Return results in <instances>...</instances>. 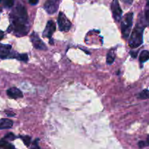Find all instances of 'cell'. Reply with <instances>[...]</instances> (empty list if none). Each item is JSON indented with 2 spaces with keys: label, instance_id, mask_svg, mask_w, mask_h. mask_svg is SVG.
<instances>
[{
  "label": "cell",
  "instance_id": "cell-1",
  "mask_svg": "<svg viewBox=\"0 0 149 149\" xmlns=\"http://www.w3.org/2000/svg\"><path fill=\"white\" fill-rule=\"evenodd\" d=\"M12 25L15 34L18 36L26 35L29 32V21L28 14L26 8L21 5H18L11 14Z\"/></svg>",
  "mask_w": 149,
  "mask_h": 149
},
{
  "label": "cell",
  "instance_id": "cell-2",
  "mask_svg": "<svg viewBox=\"0 0 149 149\" xmlns=\"http://www.w3.org/2000/svg\"><path fill=\"white\" fill-rule=\"evenodd\" d=\"M143 31H144V26L141 24L137 23L135 25L129 41L130 47L137 48L143 44Z\"/></svg>",
  "mask_w": 149,
  "mask_h": 149
},
{
  "label": "cell",
  "instance_id": "cell-3",
  "mask_svg": "<svg viewBox=\"0 0 149 149\" xmlns=\"http://www.w3.org/2000/svg\"><path fill=\"white\" fill-rule=\"evenodd\" d=\"M133 13L129 12L121 20V33L123 38H127L130 35L131 31L132 25Z\"/></svg>",
  "mask_w": 149,
  "mask_h": 149
},
{
  "label": "cell",
  "instance_id": "cell-4",
  "mask_svg": "<svg viewBox=\"0 0 149 149\" xmlns=\"http://www.w3.org/2000/svg\"><path fill=\"white\" fill-rule=\"evenodd\" d=\"M58 25L62 32H67L69 31L71 28V23L67 19L65 15L62 12H59V16H58Z\"/></svg>",
  "mask_w": 149,
  "mask_h": 149
},
{
  "label": "cell",
  "instance_id": "cell-5",
  "mask_svg": "<svg viewBox=\"0 0 149 149\" xmlns=\"http://www.w3.org/2000/svg\"><path fill=\"white\" fill-rule=\"evenodd\" d=\"M111 10L113 18L116 22H119L121 20L122 10L119 3V0H113L111 3Z\"/></svg>",
  "mask_w": 149,
  "mask_h": 149
},
{
  "label": "cell",
  "instance_id": "cell-6",
  "mask_svg": "<svg viewBox=\"0 0 149 149\" xmlns=\"http://www.w3.org/2000/svg\"><path fill=\"white\" fill-rule=\"evenodd\" d=\"M31 42L33 45L34 47L40 50H46L48 48L45 46V43L42 41V39L39 37L36 33H32L30 36Z\"/></svg>",
  "mask_w": 149,
  "mask_h": 149
},
{
  "label": "cell",
  "instance_id": "cell-7",
  "mask_svg": "<svg viewBox=\"0 0 149 149\" xmlns=\"http://www.w3.org/2000/svg\"><path fill=\"white\" fill-rule=\"evenodd\" d=\"M59 0H47L44 5V8L48 14H53L59 8Z\"/></svg>",
  "mask_w": 149,
  "mask_h": 149
},
{
  "label": "cell",
  "instance_id": "cell-8",
  "mask_svg": "<svg viewBox=\"0 0 149 149\" xmlns=\"http://www.w3.org/2000/svg\"><path fill=\"white\" fill-rule=\"evenodd\" d=\"M12 48L10 45H0V58L6 59L8 58H15V55L11 54L10 49Z\"/></svg>",
  "mask_w": 149,
  "mask_h": 149
},
{
  "label": "cell",
  "instance_id": "cell-9",
  "mask_svg": "<svg viewBox=\"0 0 149 149\" xmlns=\"http://www.w3.org/2000/svg\"><path fill=\"white\" fill-rule=\"evenodd\" d=\"M55 31H56V24L54 23L53 21H49L47 23L46 27L44 30L42 35H43L44 37L50 39V38H51L52 35L54 33Z\"/></svg>",
  "mask_w": 149,
  "mask_h": 149
},
{
  "label": "cell",
  "instance_id": "cell-10",
  "mask_svg": "<svg viewBox=\"0 0 149 149\" xmlns=\"http://www.w3.org/2000/svg\"><path fill=\"white\" fill-rule=\"evenodd\" d=\"M7 94L9 96L10 98L12 99H17V98H23V93L19 89L16 87H11L7 90Z\"/></svg>",
  "mask_w": 149,
  "mask_h": 149
},
{
  "label": "cell",
  "instance_id": "cell-11",
  "mask_svg": "<svg viewBox=\"0 0 149 149\" xmlns=\"http://www.w3.org/2000/svg\"><path fill=\"white\" fill-rule=\"evenodd\" d=\"M13 125V122L10 119H0V130L10 129Z\"/></svg>",
  "mask_w": 149,
  "mask_h": 149
},
{
  "label": "cell",
  "instance_id": "cell-12",
  "mask_svg": "<svg viewBox=\"0 0 149 149\" xmlns=\"http://www.w3.org/2000/svg\"><path fill=\"white\" fill-rule=\"evenodd\" d=\"M140 63H145L148 60H149V51L148 50H143L142 51L140 55V58H139Z\"/></svg>",
  "mask_w": 149,
  "mask_h": 149
},
{
  "label": "cell",
  "instance_id": "cell-13",
  "mask_svg": "<svg viewBox=\"0 0 149 149\" xmlns=\"http://www.w3.org/2000/svg\"><path fill=\"white\" fill-rule=\"evenodd\" d=\"M0 148H2L4 149H15L12 145L10 144L5 140H0Z\"/></svg>",
  "mask_w": 149,
  "mask_h": 149
},
{
  "label": "cell",
  "instance_id": "cell-14",
  "mask_svg": "<svg viewBox=\"0 0 149 149\" xmlns=\"http://www.w3.org/2000/svg\"><path fill=\"white\" fill-rule=\"evenodd\" d=\"M139 98L140 99H148L149 98V90L144 89L139 94Z\"/></svg>",
  "mask_w": 149,
  "mask_h": 149
},
{
  "label": "cell",
  "instance_id": "cell-15",
  "mask_svg": "<svg viewBox=\"0 0 149 149\" xmlns=\"http://www.w3.org/2000/svg\"><path fill=\"white\" fill-rule=\"evenodd\" d=\"M0 3H2L7 8H11L13 5L14 1L13 0H0Z\"/></svg>",
  "mask_w": 149,
  "mask_h": 149
},
{
  "label": "cell",
  "instance_id": "cell-16",
  "mask_svg": "<svg viewBox=\"0 0 149 149\" xmlns=\"http://www.w3.org/2000/svg\"><path fill=\"white\" fill-rule=\"evenodd\" d=\"M16 58L19 60H22L24 62H27L28 60H29L28 55L26 54H18Z\"/></svg>",
  "mask_w": 149,
  "mask_h": 149
},
{
  "label": "cell",
  "instance_id": "cell-17",
  "mask_svg": "<svg viewBox=\"0 0 149 149\" xmlns=\"http://www.w3.org/2000/svg\"><path fill=\"white\" fill-rule=\"evenodd\" d=\"M115 60V57L114 55H112L111 52H109L107 55V59H106V61H107V63L108 65H111L112 63L114 62Z\"/></svg>",
  "mask_w": 149,
  "mask_h": 149
},
{
  "label": "cell",
  "instance_id": "cell-18",
  "mask_svg": "<svg viewBox=\"0 0 149 149\" xmlns=\"http://www.w3.org/2000/svg\"><path fill=\"white\" fill-rule=\"evenodd\" d=\"M21 139H22V140L24 141V144L26 145V146H29V145H30V143H31V137H29V136H22L21 137Z\"/></svg>",
  "mask_w": 149,
  "mask_h": 149
},
{
  "label": "cell",
  "instance_id": "cell-19",
  "mask_svg": "<svg viewBox=\"0 0 149 149\" xmlns=\"http://www.w3.org/2000/svg\"><path fill=\"white\" fill-rule=\"evenodd\" d=\"M148 144H147V142L146 141H143V140H141V141H140L138 143V146L140 148H144L146 147V146H147Z\"/></svg>",
  "mask_w": 149,
  "mask_h": 149
},
{
  "label": "cell",
  "instance_id": "cell-20",
  "mask_svg": "<svg viewBox=\"0 0 149 149\" xmlns=\"http://www.w3.org/2000/svg\"><path fill=\"white\" fill-rule=\"evenodd\" d=\"M15 135H14L12 133H9V134L7 135L5 137V139H9V140H14L15 139Z\"/></svg>",
  "mask_w": 149,
  "mask_h": 149
},
{
  "label": "cell",
  "instance_id": "cell-21",
  "mask_svg": "<svg viewBox=\"0 0 149 149\" xmlns=\"http://www.w3.org/2000/svg\"><path fill=\"white\" fill-rule=\"evenodd\" d=\"M146 20L148 23L149 24V8H147V10H146Z\"/></svg>",
  "mask_w": 149,
  "mask_h": 149
},
{
  "label": "cell",
  "instance_id": "cell-22",
  "mask_svg": "<svg viewBox=\"0 0 149 149\" xmlns=\"http://www.w3.org/2000/svg\"><path fill=\"white\" fill-rule=\"evenodd\" d=\"M29 3L31 4V5H37V4L38 3L39 0H29Z\"/></svg>",
  "mask_w": 149,
  "mask_h": 149
},
{
  "label": "cell",
  "instance_id": "cell-23",
  "mask_svg": "<svg viewBox=\"0 0 149 149\" xmlns=\"http://www.w3.org/2000/svg\"><path fill=\"white\" fill-rule=\"evenodd\" d=\"M130 55H132V58H137V52H134V51H131L130 52Z\"/></svg>",
  "mask_w": 149,
  "mask_h": 149
},
{
  "label": "cell",
  "instance_id": "cell-24",
  "mask_svg": "<svg viewBox=\"0 0 149 149\" xmlns=\"http://www.w3.org/2000/svg\"><path fill=\"white\" fill-rule=\"evenodd\" d=\"M123 1L124 3L127 4V5H131L133 2V0H123Z\"/></svg>",
  "mask_w": 149,
  "mask_h": 149
},
{
  "label": "cell",
  "instance_id": "cell-25",
  "mask_svg": "<svg viewBox=\"0 0 149 149\" xmlns=\"http://www.w3.org/2000/svg\"><path fill=\"white\" fill-rule=\"evenodd\" d=\"M3 37H4V32L0 30V40L3 39Z\"/></svg>",
  "mask_w": 149,
  "mask_h": 149
},
{
  "label": "cell",
  "instance_id": "cell-26",
  "mask_svg": "<svg viewBox=\"0 0 149 149\" xmlns=\"http://www.w3.org/2000/svg\"><path fill=\"white\" fill-rule=\"evenodd\" d=\"M5 113H7V114H8V116H15V113H11V112H5Z\"/></svg>",
  "mask_w": 149,
  "mask_h": 149
},
{
  "label": "cell",
  "instance_id": "cell-27",
  "mask_svg": "<svg viewBox=\"0 0 149 149\" xmlns=\"http://www.w3.org/2000/svg\"><path fill=\"white\" fill-rule=\"evenodd\" d=\"M146 142H147V144H148V146H149V135L148 136V137H147V140H146Z\"/></svg>",
  "mask_w": 149,
  "mask_h": 149
},
{
  "label": "cell",
  "instance_id": "cell-28",
  "mask_svg": "<svg viewBox=\"0 0 149 149\" xmlns=\"http://www.w3.org/2000/svg\"><path fill=\"white\" fill-rule=\"evenodd\" d=\"M50 43L52 44V45H53V40H52L51 38H50Z\"/></svg>",
  "mask_w": 149,
  "mask_h": 149
},
{
  "label": "cell",
  "instance_id": "cell-29",
  "mask_svg": "<svg viewBox=\"0 0 149 149\" xmlns=\"http://www.w3.org/2000/svg\"><path fill=\"white\" fill-rule=\"evenodd\" d=\"M146 6H147V8H149V0H147V3H146Z\"/></svg>",
  "mask_w": 149,
  "mask_h": 149
},
{
  "label": "cell",
  "instance_id": "cell-30",
  "mask_svg": "<svg viewBox=\"0 0 149 149\" xmlns=\"http://www.w3.org/2000/svg\"><path fill=\"white\" fill-rule=\"evenodd\" d=\"M2 12V10L0 9V12Z\"/></svg>",
  "mask_w": 149,
  "mask_h": 149
}]
</instances>
